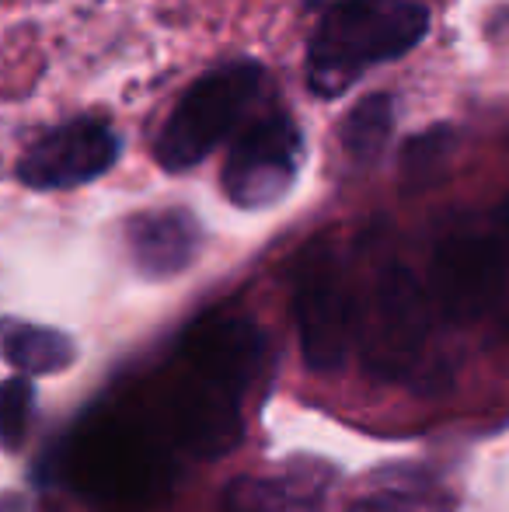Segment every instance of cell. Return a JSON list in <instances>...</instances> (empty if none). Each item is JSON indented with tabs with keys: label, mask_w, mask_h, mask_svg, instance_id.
Wrapping results in <instances>:
<instances>
[{
	"label": "cell",
	"mask_w": 509,
	"mask_h": 512,
	"mask_svg": "<svg viewBox=\"0 0 509 512\" xmlns=\"http://www.w3.org/2000/svg\"><path fill=\"white\" fill-rule=\"evenodd\" d=\"M429 32L419 0H335L307 46V84L318 98H339L367 70L412 53Z\"/></svg>",
	"instance_id": "1"
},
{
	"label": "cell",
	"mask_w": 509,
	"mask_h": 512,
	"mask_svg": "<svg viewBox=\"0 0 509 512\" xmlns=\"http://www.w3.org/2000/svg\"><path fill=\"white\" fill-rule=\"evenodd\" d=\"M265 70L255 60H238L203 74L182 102L171 108L161 136L154 143V157L164 171H182L203 164L213 150L234 133L241 115L258 98Z\"/></svg>",
	"instance_id": "2"
},
{
	"label": "cell",
	"mask_w": 509,
	"mask_h": 512,
	"mask_svg": "<svg viewBox=\"0 0 509 512\" xmlns=\"http://www.w3.org/2000/svg\"><path fill=\"white\" fill-rule=\"evenodd\" d=\"M304 164V133L290 115L252 122L220 171L227 199L238 209H269L293 189Z\"/></svg>",
	"instance_id": "3"
},
{
	"label": "cell",
	"mask_w": 509,
	"mask_h": 512,
	"mask_svg": "<svg viewBox=\"0 0 509 512\" xmlns=\"http://www.w3.org/2000/svg\"><path fill=\"white\" fill-rule=\"evenodd\" d=\"M429 300L405 265L381 272L363 324V363L377 380H398L419 363L429 335Z\"/></svg>",
	"instance_id": "4"
},
{
	"label": "cell",
	"mask_w": 509,
	"mask_h": 512,
	"mask_svg": "<svg viewBox=\"0 0 509 512\" xmlns=\"http://www.w3.org/2000/svg\"><path fill=\"white\" fill-rule=\"evenodd\" d=\"M506 286V244L496 234H450L429 262V297L457 324L478 321L496 307Z\"/></svg>",
	"instance_id": "5"
},
{
	"label": "cell",
	"mask_w": 509,
	"mask_h": 512,
	"mask_svg": "<svg viewBox=\"0 0 509 512\" xmlns=\"http://www.w3.org/2000/svg\"><path fill=\"white\" fill-rule=\"evenodd\" d=\"M70 467L74 474H81L84 492L105 502H140L168 485L161 450L123 422H109L88 432L81 429L77 457L70 460Z\"/></svg>",
	"instance_id": "6"
},
{
	"label": "cell",
	"mask_w": 509,
	"mask_h": 512,
	"mask_svg": "<svg viewBox=\"0 0 509 512\" xmlns=\"http://www.w3.org/2000/svg\"><path fill=\"white\" fill-rule=\"evenodd\" d=\"M119 161V136L98 119H70L28 143L18 157V182L35 192H63L98 182Z\"/></svg>",
	"instance_id": "7"
},
{
	"label": "cell",
	"mask_w": 509,
	"mask_h": 512,
	"mask_svg": "<svg viewBox=\"0 0 509 512\" xmlns=\"http://www.w3.org/2000/svg\"><path fill=\"white\" fill-rule=\"evenodd\" d=\"M238 401V394H231L227 387L189 370L168 391V422L175 443L199 460L231 453L241 443V432H245Z\"/></svg>",
	"instance_id": "8"
},
{
	"label": "cell",
	"mask_w": 509,
	"mask_h": 512,
	"mask_svg": "<svg viewBox=\"0 0 509 512\" xmlns=\"http://www.w3.org/2000/svg\"><path fill=\"white\" fill-rule=\"evenodd\" d=\"M182 359L189 370L227 387L231 394L252 391L265 363V335L255 321L234 314H210L189 328L182 342Z\"/></svg>",
	"instance_id": "9"
},
{
	"label": "cell",
	"mask_w": 509,
	"mask_h": 512,
	"mask_svg": "<svg viewBox=\"0 0 509 512\" xmlns=\"http://www.w3.org/2000/svg\"><path fill=\"white\" fill-rule=\"evenodd\" d=\"M297 338L304 366L314 373L342 370L353 342V300L349 290L328 269H311L293 297Z\"/></svg>",
	"instance_id": "10"
},
{
	"label": "cell",
	"mask_w": 509,
	"mask_h": 512,
	"mask_svg": "<svg viewBox=\"0 0 509 512\" xmlns=\"http://www.w3.org/2000/svg\"><path fill=\"white\" fill-rule=\"evenodd\" d=\"M126 248L136 272L150 283L175 279L196 262L203 230L189 209H154L126 223Z\"/></svg>",
	"instance_id": "11"
},
{
	"label": "cell",
	"mask_w": 509,
	"mask_h": 512,
	"mask_svg": "<svg viewBox=\"0 0 509 512\" xmlns=\"http://www.w3.org/2000/svg\"><path fill=\"white\" fill-rule=\"evenodd\" d=\"M335 471L325 460H297L283 474L272 478H238L227 488V509L231 512H290L314 509L325 499Z\"/></svg>",
	"instance_id": "12"
},
{
	"label": "cell",
	"mask_w": 509,
	"mask_h": 512,
	"mask_svg": "<svg viewBox=\"0 0 509 512\" xmlns=\"http://www.w3.org/2000/svg\"><path fill=\"white\" fill-rule=\"evenodd\" d=\"M4 359L11 370L25 373V377H46V373H63L77 359V345L70 335L56 328H42V324H28L18 317L4 321Z\"/></svg>",
	"instance_id": "13"
},
{
	"label": "cell",
	"mask_w": 509,
	"mask_h": 512,
	"mask_svg": "<svg viewBox=\"0 0 509 512\" xmlns=\"http://www.w3.org/2000/svg\"><path fill=\"white\" fill-rule=\"evenodd\" d=\"M394 133V98L391 95H367L353 112L346 115L339 136L342 147L353 161H377L387 150Z\"/></svg>",
	"instance_id": "14"
},
{
	"label": "cell",
	"mask_w": 509,
	"mask_h": 512,
	"mask_svg": "<svg viewBox=\"0 0 509 512\" xmlns=\"http://www.w3.org/2000/svg\"><path fill=\"white\" fill-rule=\"evenodd\" d=\"M32 405H35V384L25 373H14L4 380L0 391V436H4V450L18 453L21 443L28 436V422H32Z\"/></svg>",
	"instance_id": "15"
},
{
	"label": "cell",
	"mask_w": 509,
	"mask_h": 512,
	"mask_svg": "<svg viewBox=\"0 0 509 512\" xmlns=\"http://www.w3.org/2000/svg\"><path fill=\"white\" fill-rule=\"evenodd\" d=\"M450 140H454V129L436 126L422 136H412L401 154V164H405V175L419 178V185H426V175H436V168L443 164V157L450 154Z\"/></svg>",
	"instance_id": "16"
}]
</instances>
